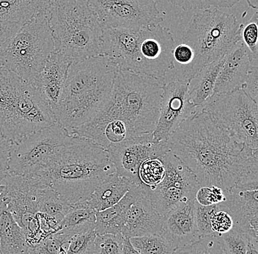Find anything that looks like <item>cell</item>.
<instances>
[{
	"label": "cell",
	"mask_w": 258,
	"mask_h": 254,
	"mask_svg": "<svg viewBox=\"0 0 258 254\" xmlns=\"http://www.w3.org/2000/svg\"><path fill=\"white\" fill-rule=\"evenodd\" d=\"M169 150L196 176L200 187L224 191L258 180V150H253L198 110L169 136Z\"/></svg>",
	"instance_id": "1"
},
{
	"label": "cell",
	"mask_w": 258,
	"mask_h": 254,
	"mask_svg": "<svg viewBox=\"0 0 258 254\" xmlns=\"http://www.w3.org/2000/svg\"><path fill=\"white\" fill-rule=\"evenodd\" d=\"M118 70L112 58L104 56L71 64L56 115V123L69 135L107 103Z\"/></svg>",
	"instance_id": "2"
},
{
	"label": "cell",
	"mask_w": 258,
	"mask_h": 254,
	"mask_svg": "<svg viewBox=\"0 0 258 254\" xmlns=\"http://www.w3.org/2000/svg\"><path fill=\"white\" fill-rule=\"evenodd\" d=\"M163 85L150 76L119 69L107 103L89 121H120L131 138L153 133L160 116Z\"/></svg>",
	"instance_id": "3"
},
{
	"label": "cell",
	"mask_w": 258,
	"mask_h": 254,
	"mask_svg": "<svg viewBox=\"0 0 258 254\" xmlns=\"http://www.w3.org/2000/svg\"><path fill=\"white\" fill-rule=\"evenodd\" d=\"M108 152L90 139L71 135L48 170L50 187L70 205L88 200L98 186L115 173Z\"/></svg>",
	"instance_id": "4"
},
{
	"label": "cell",
	"mask_w": 258,
	"mask_h": 254,
	"mask_svg": "<svg viewBox=\"0 0 258 254\" xmlns=\"http://www.w3.org/2000/svg\"><path fill=\"white\" fill-rule=\"evenodd\" d=\"M55 51L72 63L101 56L103 28L88 0H48Z\"/></svg>",
	"instance_id": "5"
},
{
	"label": "cell",
	"mask_w": 258,
	"mask_h": 254,
	"mask_svg": "<svg viewBox=\"0 0 258 254\" xmlns=\"http://www.w3.org/2000/svg\"><path fill=\"white\" fill-rule=\"evenodd\" d=\"M54 124L33 85L0 68V134L13 144Z\"/></svg>",
	"instance_id": "6"
},
{
	"label": "cell",
	"mask_w": 258,
	"mask_h": 254,
	"mask_svg": "<svg viewBox=\"0 0 258 254\" xmlns=\"http://www.w3.org/2000/svg\"><path fill=\"white\" fill-rule=\"evenodd\" d=\"M243 27L234 14L219 8L200 10L194 14L182 39L192 48L195 56L179 81L189 82L205 66L225 56L241 41Z\"/></svg>",
	"instance_id": "7"
},
{
	"label": "cell",
	"mask_w": 258,
	"mask_h": 254,
	"mask_svg": "<svg viewBox=\"0 0 258 254\" xmlns=\"http://www.w3.org/2000/svg\"><path fill=\"white\" fill-rule=\"evenodd\" d=\"M54 51L47 5L0 46V68L32 83Z\"/></svg>",
	"instance_id": "8"
},
{
	"label": "cell",
	"mask_w": 258,
	"mask_h": 254,
	"mask_svg": "<svg viewBox=\"0 0 258 254\" xmlns=\"http://www.w3.org/2000/svg\"><path fill=\"white\" fill-rule=\"evenodd\" d=\"M70 137L56 123L11 144L8 174L38 176L46 179L48 170L64 149Z\"/></svg>",
	"instance_id": "9"
},
{
	"label": "cell",
	"mask_w": 258,
	"mask_h": 254,
	"mask_svg": "<svg viewBox=\"0 0 258 254\" xmlns=\"http://www.w3.org/2000/svg\"><path fill=\"white\" fill-rule=\"evenodd\" d=\"M207 112L219 127L253 150H258L257 103L242 87L211 98L198 108Z\"/></svg>",
	"instance_id": "10"
},
{
	"label": "cell",
	"mask_w": 258,
	"mask_h": 254,
	"mask_svg": "<svg viewBox=\"0 0 258 254\" xmlns=\"http://www.w3.org/2000/svg\"><path fill=\"white\" fill-rule=\"evenodd\" d=\"M162 160L165 166L162 181L145 193L161 218L179 204L195 199L201 187L192 171L170 150Z\"/></svg>",
	"instance_id": "11"
},
{
	"label": "cell",
	"mask_w": 258,
	"mask_h": 254,
	"mask_svg": "<svg viewBox=\"0 0 258 254\" xmlns=\"http://www.w3.org/2000/svg\"><path fill=\"white\" fill-rule=\"evenodd\" d=\"M103 29L140 30L162 23L156 0H88Z\"/></svg>",
	"instance_id": "12"
},
{
	"label": "cell",
	"mask_w": 258,
	"mask_h": 254,
	"mask_svg": "<svg viewBox=\"0 0 258 254\" xmlns=\"http://www.w3.org/2000/svg\"><path fill=\"white\" fill-rule=\"evenodd\" d=\"M175 37L168 27L161 24L141 29L137 43L138 74L160 80L164 85L167 73L174 69Z\"/></svg>",
	"instance_id": "13"
},
{
	"label": "cell",
	"mask_w": 258,
	"mask_h": 254,
	"mask_svg": "<svg viewBox=\"0 0 258 254\" xmlns=\"http://www.w3.org/2000/svg\"><path fill=\"white\" fill-rule=\"evenodd\" d=\"M169 150L167 141L154 142L153 133L129 139L106 151L115 168L116 174L140 186L139 169L145 160L161 158Z\"/></svg>",
	"instance_id": "14"
},
{
	"label": "cell",
	"mask_w": 258,
	"mask_h": 254,
	"mask_svg": "<svg viewBox=\"0 0 258 254\" xmlns=\"http://www.w3.org/2000/svg\"><path fill=\"white\" fill-rule=\"evenodd\" d=\"M188 82L171 81L163 85L160 116L153 132L156 143L167 141L177 128L198 111L188 96Z\"/></svg>",
	"instance_id": "15"
},
{
	"label": "cell",
	"mask_w": 258,
	"mask_h": 254,
	"mask_svg": "<svg viewBox=\"0 0 258 254\" xmlns=\"http://www.w3.org/2000/svg\"><path fill=\"white\" fill-rule=\"evenodd\" d=\"M258 180L235 184L224 191L226 199L222 205L231 215L234 226L257 238Z\"/></svg>",
	"instance_id": "16"
},
{
	"label": "cell",
	"mask_w": 258,
	"mask_h": 254,
	"mask_svg": "<svg viewBox=\"0 0 258 254\" xmlns=\"http://www.w3.org/2000/svg\"><path fill=\"white\" fill-rule=\"evenodd\" d=\"M71 64L72 62L60 53L54 52L43 70L32 82L42 101L55 118L56 121Z\"/></svg>",
	"instance_id": "17"
},
{
	"label": "cell",
	"mask_w": 258,
	"mask_h": 254,
	"mask_svg": "<svg viewBox=\"0 0 258 254\" xmlns=\"http://www.w3.org/2000/svg\"><path fill=\"white\" fill-rule=\"evenodd\" d=\"M195 199L179 204L162 217L161 234L175 250L201 239L196 223Z\"/></svg>",
	"instance_id": "18"
},
{
	"label": "cell",
	"mask_w": 258,
	"mask_h": 254,
	"mask_svg": "<svg viewBox=\"0 0 258 254\" xmlns=\"http://www.w3.org/2000/svg\"><path fill=\"white\" fill-rule=\"evenodd\" d=\"M252 61L249 50L243 42H238L224 56L223 65L218 74L211 98L241 88Z\"/></svg>",
	"instance_id": "19"
},
{
	"label": "cell",
	"mask_w": 258,
	"mask_h": 254,
	"mask_svg": "<svg viewBox=\"0 0 258 254\" xmlns=\"http://www.w3.org/2000/svg\"><path fill=\"white\" fill-rule=\"evenodd\" d=\"M48 0H0V46L48 5Z\"/></svg>",
	"instance_id": "20"
},
{
	"label": "cell",
	"mask_w": 258,
	"mask_h": 254,
	"mask_svg": "<svg viewBox=\"0 0 258 254\" xmlns=\"http://www.w3.org/2000/svg\"><path fill=\"white\" fill-rule=\"evenodd\" d=\"M162 218L156 212L150 199L142 194L127 212L122 231L124 237H142L161 234Z\"/></svg>",
	"instance_id": "21"
},
{
	"label": "cell",
	"mask_w": 258,
	"mask_h": 254,
	"mask_svg": "<svg viewBox=\"0 0 258 254\" xmlns=\"http://www.w3.org/2000/svg\"><path fill=\"white\" fill-rule=\"evenodd\" d=\"M143 193L144 191L142 187L135 185L116 205L102 211L96 212L94 230L96 235L122 234L129 207Z\"/></svg>",
	"instance_id": "22"
},
{
	"label": "cell",
	"mask_w": 258,
	"mask_h": 254,
	"mask_svg": "<svg viewBox=\"0 0 258 254\" xmlns=\"http://www.w3.org/2000/svg\"><path fill=\"white\" fill-rule=\"evenodd\" d=\"M135 185L127 178L114 173L98 186L87 201L95 211H102L120 201Z\"/></svg>",
	"instance_id": "23"
},
{
	"label": "cell",
	"mask_w": 258,
	"mask_h": 254,
	"mask_svg": "<svg viewBox=\"0 0 258 254\" xmlns=\"http://www.w3.org/2000/svg\"><path fill=\"white\" fill-rule=\"evenodd\" d=\"M32 250L23 229L5 207L0 211V251L3 254H31Z\"/></svg>",
	"instance_id": "24"
},
{
	"label": "cell",
	"mask_w": 258,
	"mask_h": 254,
	"mask_svg": "<svg viewBox=\"0 0 258 254\" xmlns=\"http://www.w3.org/2000/svg\"><path fill=\"white\" fill-rule=\"evenodd\" d=\"M223 63L224 56L205 66L188 82V96L197 108L203 107L212 95L218 74Z\"/></svg>",
	"instance_id": "25"
},
{
	"label": "cell",
	"mask_w": 258,
	"mask_h": 254,
	"mask_svg": "<svg viewBox=\"0 0 258 254\" xmlns=\"http://www.w3.org/2000/svg\"><path fill=\"white\" fill-rule=\"evenodd\" d=\"M96 213L89 205L87 200L72 205L69 211L60 223V229L57 232L70 239L77 234L95 230Z\"/></svg>",
	"instance_id": "26"
},
{
	"label": "cell",
	"mask_w": 258,
	"mask_h": 254,
	"mask_svg": "<svg viewBox=\"0 0 258 254\" xmlns=\"http://www.w3.org/2000/svg\"><path fill=\"white\" fill-rule=\"evenodd\" d=\"M165 174V166L161 158H151L145 160L139 169L140 187L144 193L162 181Z\"/></svg>",
	"instance_id": "27"
},
{
	"label": "cell",
	"mask_w": 258,
	"mask_h": 254,
	"mask_svg": "<svg viewBox=\"0 0 258 254\" xmlns=\"http://www.w3.org/2000/svg\"><path fill=\"white\" fill-rule=\"evenodd\" d=\"M131 243L142 254H172L175 247L161 234L131 237Z\"/></svg>",
	"instance_id": "28"
},
{
	"label": "cell",
	"mask_w": 258,
	"mask_h": 254,
	"mask_svg": "<svg viewBox=\"0 0 258 254\" xmlns=\"http://www.w3.org/2000/svg\"><path fill=\"white\" fill-rule=\"evenodd\" d=\"M71 207L72 205L68 203L60 195L50 187L46 190L42 200L39 213L53 217L61 222Z\"/></svg>",
	"instance_id": "29"
},
{
	"label": "cell",
	"mask_w": 258,
	"mask_h": 254,
	"mask_svg": "<svg viewBox=\"0 0 258 254\" xmlns=\"http://www.w3.org/2000/svg\"><path fill=\"white\" fill-rule=\"evenodd\" d=\"M226 254H246L250 236L246 231L234 226L231 230L217 236Z\"/></svg>",
	"instance_id": "30"
},
{
	"label": "cell",
	"mask_w": 258,
	"mask_h": 254,
	"mask_svg": "<svg viewBox=\"0 0 258 254\" xmlns=\"http://www.w3.org/2000/svg\"><path fill=\"white\" fill-rule=\"evenodd\" d=\"M172 254H226L217 236L201 237L196 242L177 249Z\"/></svg>",
	"instance_id": "31"
},
{
	"label": "cell",
	"mask_w": 258,
	"mask_h": 254,
	"mask_svg": "<svg viewBox=\"0 0 258 254\" xmlns=\"http://www.w3.org/2000/svg\"><path fill=\"white\" fill-rule=\"evenodd\" d=\"M96 237L95 231H90L74 236L64 247L66 254L94 253Z\"/></svg>",
	"instance_id": "32"
},
{
	"label": "cell",
	"mask_w": 258,
	"mask_h": 254,
	"mask_svg": "<svg viewBox=\"0 0 258 254\" xmlns=\"http://www.w3.org/2000/svg\"><path fill=\"white\" fill-rule=\"evenodd\" d=\"M174 6L183 11L204 10L208 8H229L233 7L241 0H167Z\"/></svg>",
	"instance_id": "33"
},
{
	"label": "cell",
	"mask_w": 258,
	"mask_h": 254,
	"mask_svg": "<svg viewBox=\"0 0 258 254\" xmlns=\"http://www.w3.org/2000/svg\"><path fill=\"white\" fill-rule=\"evenodd\" d=\"M123 243L122 234L96 235L93 254H122Z\"/></svg>",
	"instance_id": "34"
},
{
	"label": "cell",
	"mask_w": 258,
	"mask_h": 254,
	"mask_svg": "<svg viewBox=\"0 0 258 254\" xmlns=\"http://www.w3.org/2000/svg\"><path fill=\"white\" fill-rule=\"evenodd\" d=\"M258 14L254 13L241 31V41L249 50L253 60H257Z\"/></svg>",
	"instance_id": "35"
},
{
	"label": "cell",
	"mask_w": 258,
	"mask_h": 254,
	"mask_svg": "<svg viewBox=\"0 0 258 254\" xmlns=\"http://www.w3.org/2000/svg\"><path fill=\"white\" fill-rule=\"evenodd\" d=\"M196 207V223L199 231L200 237L214 235L211 230V221L213 215L220 208V204L211 205V206H202L195 201Z\"/></svg>",
	"instance_id": "36"
},
{
	"label": "cell",
	"mask_w": 258,
	"mask_h": 254,
	"mask_svg": "<svg viewBox=\"0 0 258 254\" xmlns=\"http://www.w3.org/2000/svg\"><path fill=\"white\" fill-rule=\"evenodd\" d=\"M69 239L59 232L48 236L36 246L32 247L31 254H59Z\"/></svg>",
	"instance_id": "37"
},
{
	"label": "cell",
	"mask_w": 258,
	"mask_h": 254,
	"mask_svg": "<svg viewBox=\"0 0 258 254\" xmlns=\"http://www.w3.org/2000/svg\"><path fill=\"white\" fill-rule=\"evenodd\" d=\"M225 192L217 186H203L197 191L195 200L202 206H211L225 201Z\"/></svg>",
	"instance_id": "38"
},
{
	"label": "cell",
	"mask_w": 258,
	"mask_h": 254,
	"mask_svg": "<svg viewBox=\"0 0 258 254\" xmlns=\"http://www.w3.org/2000/svg\"><path fill=\"white\" fill-rule=\"evenodd\" d=\"M233 220L230 213L220 204V208L214 213L211 218V230L214 236L222 235L233 229Z\"/></svg>",
	"instance_id": "39"
},
{
	"label": "cell",
	"mask_w": 258,
	"mask_h": 254,
	"mask_svg": "<svg viewBox=\"0 0 258 254\" xmlns=\"http://www.w3.org/2000/svg\"><path fill=\"white\" fill-rule=\"evenodd\" d=\"M242 88L250 98L258 103V66L257 60H253L249 72Z\"/></svg>",
	"instance_id": "40"
},
{
	"label": "cell",
	"mask_w": 258,
	"mask_h": 254,
	"mask_svg": "<svg viewBox=\"0 0 258 254\" xmlns=\"http://www.w3.org/2000/svg\"><path fill=\"white\" fill-rule=\"evenodd\" d=\"M11 143L0 134V182L8 175Z\"/></svg>",
	"instance_id": "41"
},
{
	"label": "cell",
	"mask_w": 258,
	"mask_h": 254,
	"mask_svg": "<svg viewBox=\"0 0 258 254\" xmlns=\"http://www.w3.org/2000/svg\"><path fill=\"white\" fill-rule=\"evenodd\" d=\"M122 254H142L136 250L131 243L130 239L128 237H124L123 247H122Z\"/></svg>",
	"instance_id": "42"
},
{
	"label": "cell",
	"mask_w": 258,
	"mask_h": 254,
	"mask_svg": "<svg viewBox=\"0 0 258 254\" xmlns=\"http://www.w3.org/2000/svg\"><path fill=\"white\" fill-rule=\"evenodd\" d=\"M246 254H258L257 238L249 237Z\"/></svg>",
	"instance_id": "43"
},
{
	"label": "cell",
	"mask_w": 258,
	"mask_h": 254,
	"mask_svg": "<svg viewBox=\"0 0 258 254\" xmlns=\"http://www.w3.org/2000/svg\"><path fill=\"white\" fill-rule=\"evenodd\" d=\"M5 195H6V186L0 183V210L6 207V204L4 202Z\"/></svg>",
	"instance_id": "44"
},
{
	"label": "cell",
	"mask_w": 258,
	"mask_h": 254,
	"mask_svg": "<svg viewBox=\"0 0 258 254\" xmlns=\"http://www.w3.org/2000/svg\"><path fill=\"white\" fill-rule=\"evenodd\" d=\"M0 254H3V253H2V252H1V251H0Z\"/></svg>",
	"instance_id": "45"
},
{
	"label": "cell",
	"mask_w": 258,
	"mask_h": 254,
	"mask_svg": "<svg viewBox=\"0 0 258 254\" xmlns=\"http://www.w3.org/2000/svg\"><path fill=\"white\" fill-rule=\"evenodd\" d=\"M4 207H3V208H4ZM3 209H2V210H3ZM1 210H0V211H1Z\"/></svg>",
	"instance_id": "46"
}]
</instances>
